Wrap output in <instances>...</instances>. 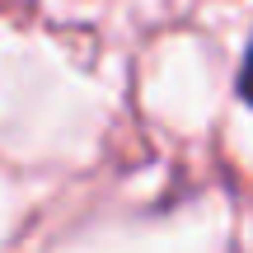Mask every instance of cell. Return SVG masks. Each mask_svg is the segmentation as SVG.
Masks as SVG:
<instances>
[{"label":"cell","mask_w":253,"mask_h":253,"mask_svg":"<svg viewBox=\"0 0 253 253\" xmlns=\"http://www.w3.org/2000/svg\"><path fill=\"white\" fill-rule=\"evenodd\" d=\"M239 99L253 103V42H249V52H244V66H239Z\"/></svg>","instance_id":"cell-1"}]
</instances>
